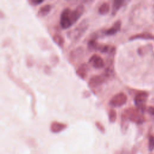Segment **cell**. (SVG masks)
I'll use <instances>...</instances> for the list:
<instances>
[{
  "label": "cell",
  "mask_w": 154,
  "mask_h": 154,
  "mask_svg": "<svg viewBox=\"0 0 154 154\" xmlns=\"http://www.w3.org/2000/svg\"><path fill=\"white\" fill-rule=\"evenodd\" d=\"M110 11V5L108 2H104L99 6L98 8V12L101 15H105L109 13Z\"/></svg>",
  "instance_id": "obj_16"
},
{
  "label": "cell",
  "mask_w": 154,
  "mask_h": 154,
  "mask_svg": "<svg viewBox=\"0 0 154 154\" xmlns=\"http://www.w3.org/2000/svg\"><path fill=\"white\" fill-rule=\"evenodd\" d=\"M96 37L91 38L88 42V49L90 51H97L99 43L96 40Z\"/></svg>",
  "instance_id": "obj_18"
},
{
  "label": "cell",
  "mask_w": 154,
  "mask_h": 154,
  "mask_svg": "<svg viewBox=\"0 0 154 154\" xmlns=\"http://www.w3.org/2000/svg\"><path fill=\"white\" fill-rule=\"evenodd\" d=\"M153 36L149 33H141L138 34H135L131 36L129 38V40H134L137 39H152Z\"/></svg>",
  "instance_id": "obj_17"
},
{
  "label": "cell",
  "mask_w": 154,
  "mask_h": 154,
  "mask_svg": "<svg viewBox=\"0 0 154 154\" xmlns=\"http://www.w3.org/2000/svg\"><path fill=\"white\" fill-rule=\"evenodd\" d=\"M137 148L136 147H134L133 149H132L131 152H129V154H137Z\"/></svg>",
  "instance_id": "obj_25"
},
{
  "label": "cell",
  "mask_w": 154,
  "mask_h": 154,
  "mask_svg": "<svg viewBox=\"0 0 154 154\" xmlns=\"http://www.w3.org/2000/svg\"><path fill=\"white\" fill-rule=\"evenodd\" d=\"M88 26L89 24L87 20L86 19H84L77 25V26L74 28L73 30L70 31L67 33L69 38L74 41L79 40L88 28Z\"/></svg>",
  "instance_id": "obj_2"
},
{
  "label": "cell",
  "mask_w": 154,
  "mask_h": 154,
  "mask_svg": "<svg viewBox=\"0 0 154 154\" xmlns=\"http://www.w3.org/2000/svg\"><path fill=\"white\" fill-rule=\"evenodd\" d=\"M84 49L82 46H78L71 51L69 54V60L72 63H74L80 60L84 56Z\"/></svg>",
  "instance_id": "obj_7"
},
{
  "label": "cell",
  "mask_w": 154,
  "mask_h": 154,
  "mask_svg": "<svg viewBox=\"0 0 154 154\" xmlns=\"http://www.w3.org/2000/svg\"><path fill=\"white\" fill-rule=\"evenodd\" d=\"M85 10V7L84 5L79 4L78 5L75 10H72L71 12V18L73 23L76 22V21L81 17V16L82 15Z\"/></svg>",
  "instance_id": "obj_9"
},
{
  "label": "cell",
  "mask_w": 154,
  "mask_h": 154,
  "mask_svg": "<svg viewBox=\"0 0 154 154\" xmlns=\"http://www.w3.org/2000/svg\"><path fill=\"white\" fill-rule=\"evenodd\" d=\"M143 112L138 108L131 107L125 109L122 115L126 117L131 122L137 124H142L145 120Z\"/></svg>",
  "instance_id": "obj_1"
},
{
  "label": "cell",
  "mask_w": 154,
  "mask_h": 154,
  "mask_svg": "<svg viewBox=\"0 0 154 154\" xmlns=\"http://www.w3.org/2000/svg\"><path fill=\"white\" fill-rule=\"evenodd\" d=\"M67 127V125L65 123L54 121L51 123L50 130L53 133H59L66 129Z\"/></svg>",
  "instance_id": "obj_10"
},
{
  "label": "cell",
  "mask_w": 154,
  "mask_h": 154,
  "mask_svg": "<svg viewBox=\"0 0 154 154\" xmlns=\"http://www.w3.org/2000/svg\"><path fill=\"white\" fill-rule=\"evenodd\" d=\"M88 69L89 68L88 65L85 63H82L76 69V75L81 79H85V78L87 76Z\"/></svg>",
  "instance_id": "obj_12"
},
{
  "label": "cell",
  "mask_w": 154,
  "mask_h": 154,
  "mask_svg": "<svg viewBox=\"0 0 154 154\" xmlns=\"http://www.w3.org/2000/svg\"><path fill=\"white\" fill-rule=\"evenodd\" d=\"M95 125L96 126V128L99 129V131L100 132H101L102 133H105V127L103 126V125L99 122H95Z\"/></svg>",
  "instance_id": "obj_21"
},
{
  "label": "cell",
  "mask_w": 154,
  "mask_h": 154,
  "mask_svg": "<svg viewBox=\"0 0 154 154\" xmlns=\"http://www.w3.org/2000/svg\"><path fill=\"white\" fill-rule=\"evenodd\" d=\"M107 79L108 78L103 73L102 75H94L90 78L88 85L90 88H96L102 85Z\"/></svg>",
  "instance_id": "obj_6"
},
{
  "label": "cell",
  "mask_w": 154,
  "mask_h": 154,
  "mask_svg": "<svg viewBox=\"0 0 154 154\" xmlns=\"http://www.w3.org/2000/svg\"><path fill=\"white\" fill-rule=\"evenodd\" d=\"M148 149L150 152H152L154 150V136L150 135L148 141Z\"/></svg>",
  "instance_id": "obj_20"
},
{
  "label": "cell",
  "mask_w": 154,
  "mask_h": 154,
  "mask_svg": "<svg viewBox=\"0 0 154 154\" xmlns=\"http://www.w3.org/2000/svg\"><path fill=\"white\" fill-rule=\"evenodd\" d=\"M114 154H129V152L126 149H122L120 150H116Z\"/></svg>",
  "instance_id": "obj_23"
},
{
  "label": "cell",
  "mask_w": 154,
  "mask_h": 154,
  "mask_svg": "<svg viewBox=\"0 0 154 154\" xmlns=\"http://www.w3.org/2000/svg\"><path fill=\"white\" fill-rule=\"evenodd\" d=\"M43 2V1L42 0H31L29 1V3L32 5H37L41 3H42Z\"/></svg>",
  "instance_id": "obj_22"
},
{
  "label": "cell",
  "mask_w": 154,
  "mask_h": 154,
  "mask_svg": "<svg viewBox=\"0 0 154 154\" xmlns=\"http://www.w3.org/2000/svg\"><path fill=\"white\" fill-rule=\"evenodd\" d=\"M149 96L148 93L146 91H141L136 94L134 98V103L139 109L143 112L146 108V103Z\"/></svg>",
  "instance_id": "obj_5"
},
{
  "label": "cell",
  "mask_w": 154,
  "mask_h": 154,
  "mask_svg": "<svg viewBox=\"0 0 154 154\" xmlns=\"http://www.w3.org/2000/svg\"><path fill=\"white\" fill-rule=\"evenodd\" d=\"M108 119L109 122L114 123L117 119V112L114 109H111L108 112Z\"/></svg>",
  "instance_id": "obj_19"
},
{
  "label": "cell",
  "mask_w": 154,
  "mask_h": 154,
  "mask_svg": "<svg viewBox=\"0 0 154 154\" xmlns=\"http://www.w3.org/2000/svg\"><path fill=\"white\" fill-rule=\"evenodd\" d=\"M88 63L93 67L99 69L105 66V62L102 58L97 54L93 55L88 60Z\"/></svg>",
  "instance_id": "obj_8"
},
{
  "label": "cell",
  "mask_w": 154,
  "mask_h": 154,
  "mask_svg": "<svg viewBox=\"0 0 154 154\" xmlns=\"http://www.w3.org/2000/svg\"><path fill=\"white\" fill-rule=\"evenodd\" d=\"M125 1L123 0H115L113 1L111 10V14L112 16L116 15L119 9L123 5Z\"/></svg>",
  "instance_id": "obj_13"
},
{
  "label": "cell",
  "mask_w": 154,
  "mask_h": 154,
  "mask_svg": "<svg viewBox=\"0 0 154 154\" xmlns=\"http://www.w3.org/2000/svg\"><path fill=\"white\" fill-rule=\"evenodd\" d=\"M122 26V22L120 20L116 21L112 26L104 31V34L106 35H112L116 34L120 30Z\"/></svg>",
  "instance_id": "obj_11"
},
{
  "label": "cell",
  "mask_w": 154,
  "mask_h": 154,
  "mask_svg": "<svg viewBox=\"0 0 154 154\" xmlns=\"http://www.w3.org/2000/svg\"><path fill=\"white\" fill-rule=\"evenodd\" d=\"M52 9V5L51 4H45L41 7L38 11V16L40 17H45L48 15Z\"/></svg>",
  "instance_id": "obj_14"
},
{
  "label": "cell",
  "mask_w": 154,
  "mask_h": 154,
  "mask_svg": "<svg viewBox=\"0 0 154 154\" xmlns=\"http://www.w3.org/2000/svg\"><path fill=\"white\" fill-rule=\"evenodd\" d=\"M72 10L69 8H65L60 14V23L63 29L70 28L73 23L71 18Z\"/></svg>",
  "instance_id": "obj_3"
},
{
  "label": "cell",
  "mask_w": 154,
  "mask_h": 154,
  "mask_svg": "<svg viewBox=\"0 0 154 154\" xmlns=\"http://www.w3.org/2000/svg\"><path fill=\"white\" fill-rule=\"evenodd\" d=\"M52 39L54 40V42L60 48H63L64 46V43H65V40L64 39V38L62 37L61 35H60V34L58 33H55L52 36Z\"/></svg>",
  "instance_id": "obj_15"
},
{
  "label": "cell",
  "mask_w": 154,
  "mask_h": 154,
  "mask_svg": "<svg viewBox=\"0 0 154 154\" xmlns=\"http://www.w3.org/2000/svg\"><path fill=\"white\" fill-rule=\"evenodd\" d=\"M127 100V96L124 93L120 92L112 96L109 102V104L113 107H120L126 103Z\"/></svg>",
  "instance_id": "obj_4"
},
{
  "label": "cell",
  "mask_w": 154,
  "mask_h": 154,
  "mask_svg": "<svg viewBox=\"0 0 154 154\" xmlns=\"http://www.w3.org/2000/svg\"><path fill=\"white\" fill-rule=\"evenodd\" d=\"M148 112L152 116H154V106H150L147 109Z\"/></svg>",
  "instance_id": "obj_24"
}]
</instances>
